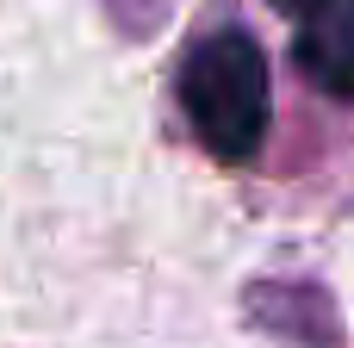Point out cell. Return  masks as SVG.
Here are the masks:
<instances>
[{
    "mask_svg": "<svg viewBox=\"0 0 354 348\" xmlns=\"http://www.w3.org/2000/svg\"><path fill=\"white\" fill-rule=\"evenodd\" d=\"M180 100L193 131L205 137L212 156L224 162H249L268 137V56L249 31H212L193 44L187 68H180Z\"/></svg>",
    "mask_w": 354,
    "mask_h": 348,
    "instance_id": "obj_1",
    "label": "cell"
},
{
    "mask_svg": "<svg viewBox=\"0 0 354 348\" xmlns=\"http://www.w3.org/2000/svg\"><path fill=\"white\" fill-rule=\"evenodd\" d=\"M299 68L305 81H317L324 93L354 100V19H330V25H299Z\"/></svg>",
    "mask_w": 354,
    "mask_h": 348,
    "instance_id": "obj_2",
    "label": "cell"
},
{
    "mask_svg": "<svg viewBox=\"0 0 354 348\" xmlns=\"http://www.w3.org/2000/svg\"><path fill=\"white\" fill-rule=\"evenodd\" d=\"M286 19L299 25H330V19H354V0H274Z\"/></svg>",
    "mask_w": 354,
    "mask_h": 348,
    "instance_id": "obj_3",
    "label": "cell"
}]
</instances>
